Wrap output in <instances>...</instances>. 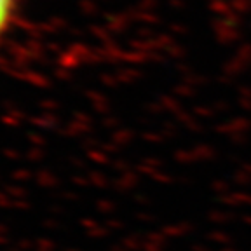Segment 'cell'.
Listing matches in <instances>:
<instances>
[{
	"label": "cell",
	"instance_id": "1",
	"mask_svg": "<svg viewBox=\"0 0 251 251\" xmlns=\"http://www.w3.org/2000/svg\"><path fill=\"white\" fill-rule=\"evenodd\" d=\"M14 2L16 0H0V37L4 35V31L7 30L9 23L12 20Z\"/></svg>",
	"mask_w": 251,
	"mask_h": 251
}]
</instances>
